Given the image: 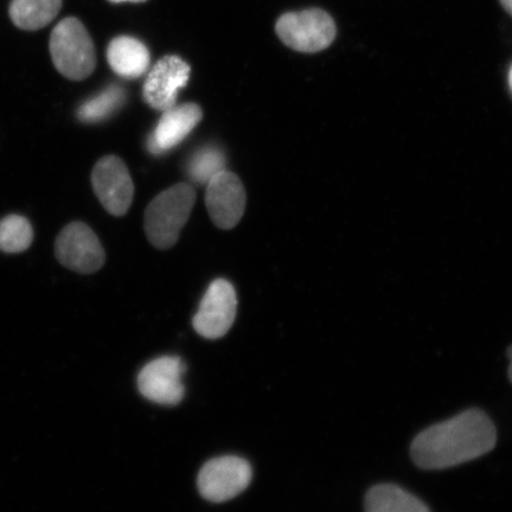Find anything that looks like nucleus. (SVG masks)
<instances>
[{
    "label": "nucleus",
    "mask_w": 512,
    "mask_h": 512,
    "mask_svg": "<svg viewBox=\"0 0 512 512\" xmlns=\"http://www.w3.org/2000/svg\"><path fill=\"white\" fill-rule=\"evenodd\" d=\"M226 170V156L216 146L203 147L191 157L188 174L197 184H208L221 171Z\"/></svg>",
    "instance_id": "nucleus-18"
},
{
    "label": "nucleus",
    "mask_w": 512,
    "mask_h": 512,
    "mask_svg": "<svg viewBox=\"0 0 512 512\" xmlns=\"http://www.w3.org/2000/svg\"><path fill=\"white\" fill-rule=\"evenodd\" d=\"M55 253L64 267L81 274L98 272L106 260L98 236L82 222H73L63 228L56 239Z\"/></svg>",
    "instance_id": "nucleus-6"
},
{
    "label": "nucleus",
    "mask_w": 512,
    "mask_h": 512,
    "mask_svg": "<svg viewBox=\"0 0 512 512\" xmlns=\"http://www.w3.org/2000/svg\"><path fill=\"white\" fill-rule=\"evenodd\" d=\"M126 91L123 87L112 85L80 106L78 119L85 124H99L117 113L126 102Z\"/></svg>",
    "instance_id": "nucleus-16"
},
{
    "label": "nucleus",
    "mask_w": 512,
    "mask_h": 512,
    "mask_svg": "<svg viewBox=\"0 0 512 512\" xmlns=\"http://www.w3.org/2000/svg\"><path fill=\"white\" fill-rule=\"evenodd\" d=\"M185 366L181 358L159 357L146 364L138 376V387L146 399L164 406L178 405L184 398L183 375Z\"/></svg>",
    "instance_id": "nucleus-9"
},
{
    "label": "nucleus",
    "mask_w": 512,
    "mask_h": 512,
    "mask_svg": "<svg viewBox=\"0 0 512 512\" xmlns=\"http://www.w3.org/2000/svg\"><path fill=\"white\" fill-rule=\"evenodd\" d=\"M203 112L196 104L175 105L163 111L155 131L147 140L152 155H163L183 142L201 123Z\"/></svg>",
    "instance_id": "nucleus-12"
},
{
    "label": "nucleus",
    "mask_w": 512,
    "mask_h": 512,
    "mask_svg": "<svg viewBox=\"0 0 512 512\" xmlns=\"http://www.w3.org/2000/svg\"><path fill=\"white\" fill-rule=\"evenodd\" d=\"M509 86H510V91L512 93V66L510 67V70H509Z\"/></svg>",
    "instance_id": "nucleus-22"
},
{
    "label": "nucleus",
    "mask_w": 512,
    "mask_h": 512,
    "mask_svg": "<svg viewBox=\"0 0 512 512\" xmlns=\"http://www.w3.org/2000/svg\"><path fill=\"white\" fill-rule=\"evenodd\" d=\"M50 54L64 78L82 81L94 72V43L78 18L62 19L56 25L50 36Z\"/></svg>",
    "instance_id": "nucleus-3"
},
{
    "label": "nucleus",
    "mask_w": 512,
    "mask_h": 512,
    "mask_svg": "<svg viewBox=\"0 0 512 512\" xmlns=\"http://www.w3.org/2000/svg\"><path fill=\"white\" fill-rule=\"evenodd\" d=\"M366 512H431L412 492L392 483L374 485L364 498Z\"/></svg>",
    "instance_id": "nucleus-14"
},
{
    "label": "nucleus",
    "mask_w": 512,
    "mask_h": 512,
    "mask_svg": "<svg viewBox=\"0 0 512 512\" xmlns=\"http://www.w3.org/2000/svg\"><path fill=\"white\" fill-rule=\"evenodd\" d=\"M252 475L251 465L243 458L224 456L211 459L198 475V490L207 501L227 502L248 488Z\"/></svg>",
    "instance_id": "nucleus-5"
},
{
    "label": "nucleus",
    "mask_w": 512,
    "mask_h": 512,
    "mask_svg": "<svg viewBox=\"0 0 512 512\" xmlns=\"http://www.w3.org/2000/svg\"><path fill=\"white\" fill-rule=\"evenodd\" d=\"M238 297L229 281L217 279L210 284L192 324L197 334L208 339L221 338L232 328Z\"/></svg>",
    "instance_id": "nucleus-7"
},
{
    "label": "nucleus",
    "mask_w": 512,
    "mask_h": 512,
    "mask_svg": "<svg viewBox=\"0 0 512 512\" xmlns=\"http://www.w3.org/2000/svg\"><path fill=\"white\" fill-rule=\"evenodd\" d=\"M246 201L245 187L233 172L223 170L207 184L206 206L217 228L229 230L238 226Z\"/></svg>",
    "instance_id": "nucleus-10"
},
{
    "label": "nucleus",
    "mask_w": 512,
    "mask_h": 512,
    "mask_svg": "<svg viewBox=\"0 0 512 512\" xmlns=\"http://www.w3.org/2000/svg\"><path fill=\"white\" fill-rule=\"evenodd\" d=\"M108 2L114 3V4H120V3H144L146 0H108Z\"/></svg>",
    "instance_id": "nucleus-21"
},
{
    "label": "nucleus",
    "mask_w": 512,
    "mask_h": 512,
    "mask_svg": "<svg viewBox=\"0 0 512 512\" xmlns=\"http://www.w3.org/2000/svg\"><path fill=\"white\" fill-rule=\"evenodd\" d=\"M92 184L102 207L113 216H124L130 209L134 184L127 166L117 156H106L95 164Z\"/></svg>",
    "instance_id": "nucleus-8"
},
{
    "label": "nucleus",
    "mask_w": 512,
    "mask_h": 512,
    "mask_svg": "<svg viewBox=\"0 0 512 512\" xmlns=\"http://www.w3.org/2000/svg\"><path fill=\"white\" fill-rule=\"evenodd\" d=\"M507 357L509 358V361H510L508 376H509L510 382L512 383V345L507 350Z\"/></svg>",
    "instance_id": "nucleus-20"
},
{
    "label": "nucleus",
    "mask_w": 512,
    "mask_h": 512,
    "mask_svg": "<svg viewBox=\"0 0 512 512\" xmlns=\"http://www.w3.org/2000/svg\"><path fill=\"white\" fill-rule=\"evenodd\" d=\"M195 202V189L187 183L176 184L153 198L144 217L145 233L153 247L164 251L176 245Z\"/></svg>",
    "instance_id": "nucleus-2"
},
{
    "label": "nucleus",
    "mask_w": 512,
    "mask_h": 512,
    "mask_svg": "<svg viewBox=\"0 0 512 512\" xmlns=\"http://www.w3.org/2000/svg\"><path fill=\"white\" fill-rule=\"evenodd\" d=\"M505 11L512 17V0H499Z\"/></svg>",
    "instance_id": "nucleus-19"
},
{
    "label": "nucleus",
    "mask_w": 512,
    "mask_h": 512,
    "mask_svg": "<svg viewBox=\"0 0 512 512\" xmlns=\"http://www.w3.org/2000/svg\"><path fill=\"white\" fill-rule=\"evenodd\" d=\"M275 31L288 48L299 53H318L335 41L334 18L320 9L287 12L275 24Z\"/></svg>",
    "instance_id": "nucleus-4"
},
{
    "label": "nucleus",
    "mask_w": 512,
    "mask_h": 512,
    "mask_svg": "<svg viewBox=\"0 0 512 512\" xmlns=\"http://www.w3.org/2000/svg\"><path fill=\"white\" fill-rule=\"evenodd\" d=\"M190 74L191 67L181 57H163L145 80L143 98L146 104L160 112L174 107L179 91L188 85Z\"/></svg>",
    "instance_id": "nucleus-11"
},
{
    "label": "nucleus",
    "mask_w": 512,
    "mask_h": 512,
    "mask_svg": "<svg viewBox=\"0 0 512 512\" xmlns=\"http://www.w3.org/2000/svg\"><path fill=\"white\" fill-rule=\"evenodd\" d=\"M62 0H12L9 14L17 28L36 31L54 21Z\"/></svg>",
    "instance_id": "nucleus-15"
},
{
    "label": "nucleus",
    "mask_w": 512,
    "mask_h": 512,
    "mask_svg": "<svg viewBox=\"0 0 512 512\" xmlns=\"http://www.w3.org/2000/svg\"><path fill=\"white\" fill-rule=\"evenodd\" d=\"M497 444V430L489 415L470 408L427 427L411 445V457L425 471H440L485 456Z\"/></svg>",
    "instance_id": "nucleus-1"
},
{
    "label": "nucleus",
    "mask_w": 512,
    "mask_h": 512,
    "mask_svg": "<svg viewBox=\"0 0 512 512\" xmlns=\"http://www.w3.org/2000/svg\"><path fill=\"white\" fill-rule=\"evenodd\" d=\"M107 61L121 78L139 79L150 68L151 55L143 42L131 36L115 37L107 48Z\"/></svg>",
    "instance_id": "nucleus-13"
},
{
    "label": "nucleus",
    "mask_w": 512,
    "mask_h": 512,
    "mask_svg": "<svg viewBox=\"0 0 512 512\" xmlns=\"http://www.w3.org/2000/svg\"><path fill=\"white\" fill-rule=\"evenodd\" d=\"M34 240V230L23 216L10 215L0 221V251L22 253L27 251Z\"/></svg>",
    "instance_id": "nucleus-17"
}]
</instances>
